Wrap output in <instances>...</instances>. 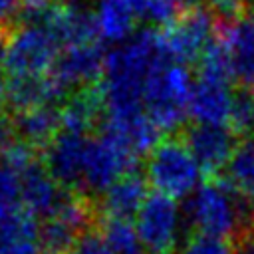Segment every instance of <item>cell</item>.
<instances>
[{"instance_id":"cell-1","label":"cell","mask_w":254,"mask_h":254,"mask_svg":"<svg viewBox=\"0 0 254 254\" xmlns=\"http://www.w3.org/2000/svg\"><path fill=\"white\" fill-rule=\"evenodd\" d=\"M192 87L189 69L179 62H167L149 75L143 107L159 131H173L185 121Z\"/></svg>"},{"instance_id":"cell-2","label":"cell","mask_w":254,"mask_h":254,"mask_svg":"<svg viewBox=\"0 0 254 254\" xmlns=\"http://www.w3.org/2000/svg\"><path fill=\"white\" fill-rule=\"evenodd\" d=\"M228 185L204 183L189 200V218L198 234L226 238L236 234L250 218V208Z\"/></svg>"},{"instance_id":"cell-3","label":"cell","mask_w":254,"mask_h":254,"mask_svg":"<svg viewBox=\"0 0 254 254\" xmlns=\"http://www.w3.org/2000/svg\"><path fill=\"white\" fill-rule=\"evenodd\" d=\"M202 169L189 151L185 141L163 139L159 141L147 159V179L155 192L171 198H183L198 189Z\"/></svg>"},{"instance_id":"cell-4","label":"cell","mask_w":254,"mask_h":254,"mask_svg":"<svg viewBox=\"0 0 254 254\" xmlns=\"http://www.w3.org/2000/svg\"><path fill=\"white\" fill-rule=\"evenodd\" d=\"M60 46V40L44 22L20 26L6 42L4 65L12 77L50 75L62 54Z\"/></svg>"},{"instance_id":"cell-5","label":"cell","mask_w":254,"mask_h":254,"mask_svg":"<svg viewBox=\"0 0 254 254\" xmlns=\"http://www.w3.org/2000/svg\"><path fill=\"white\" fill-rule=\"evenodd\" d=\"M135 161L137 153L125 141L103 129L99 137H89L87 141L81 189L105 192L113 183L131 173Z\"/></svg>"},{"instance_id":"cell-6","label":"cell","mask_w":254,"mask_h":254,"mask_svg":"<svg viewBox=\"0 0 254 254\" xmlns=\"http://www.w3.org/2000/svg\"><path fill=\"white\" fill-rule=\"evenodd\" d=\"M135 230L145 254H171L181 238L183 214L175 198L153 192L135 216Z\"/></svg>"},{"instance_id":"cell-7","label":"cell","mask_w":254,"mask_h":254,"mask_svg":"<svg viewBox=\"0 0 254 254\" xmlns=\"http://www.w3.org/2000/svg\"><path fill=\"white\" fill-rule=\"evenodd\" d=\"M214 18L202 8H190L177 16L163 32V44L173 62H190L200 58L214 42Z\"/></svg>"},{"instance_id":"cell-8","label":"cell","mask_w":254,"mask_h":254,"mask_svg":"<svg viewBox=\"0 0 254 254\" xmlns=\"http://www.w3.org/2000/svg\"><path fill=\"white\" fill-rule=\"evenodd\" d=\"M103 64L105 56L101 54L97 42L67 46L60 54L50 75L62 91H67L99 79L103 73Z\"/></svg>"},{"instance_id":"cell-9","label":"cell","mask_w":254,"mask_h":254,"mask_svg":"<svg viewBox=\"0 0 254 254\" xmlns=\"http://www.w3.org/2000/svg\"><path fill=\"white\" fill-rule=\"evenodd\" d=\"M87 135L60 131L46 147V171L58 185L81 189Z\"/></svg>"},{"instance_id":"cell-10","label":"cell","mask_w":254,"mask_h":254,"mask_svg":"<svg viewBox=\"0 0 254 254\" xmlns=\"http://www.w3.org/2000/svg\"><path fill=\"white\" fill-rule=\"evenodd\" d=\"M185 143L198 167L214 175L224 169L234 153V133L224 125H194L187 131Z\"/></svg>"},{"instance_id":"cell-11","label":"cell","mask_w":254,"mask_h":254,"mask_svg":"<svg viewBox=\"0 0 254 254\" xmlns=\"http://www.w3.org/2000/svg\"><path fill=\"white\" fill-rule=\"evenodd\" d=\"M67 192L60 189L54 177L36 161L20 173V204L22 210L36 216H52Z\"/></svg>"},{"instance_id":"cell-12","label":"cell","mask_w":254,"mask_h":254,"mask_svg":"<svg viewBox=\"0 0 254 254\" xmlns=\"http://www.w3.org/2000/svg\"><path fill=\"white\" fill-rule=\"evenodd\" d=\"M151 0H97L93 14L97 36L109 42L127 40L137 22L149 16Z\"/></svg>"},{"instance_id":"cell-13","label":"cell","mask_w":254,"mask_h":254,"mask_svg":"<svg viewBox=\"0 0 254 254\" xmlns=\"http://www.w3.org/2000/svg\"><path fill=\"white\" fill-rule=\"evenodd\" d=\"M42 22L54 32V36L65 48L91 44L97 40V28L93 16L75 2H62L50 6Z\"/></svg>"},{"instance_id":"cell-14","label":"cell","mask_w":254,"mask_h":254,"mask_svg":"<svg viewBox=\"0 0 254 254\" xmlns=\"http://www.w3.org/2000/svg\"><path fill=\"white\" fill-rule=\"evenodd\" d=\"M220 44L224 46L232 69L246 91L254 93V20L244 18L228 24L222 30Z\"/></svg>"},{"instance_id":"cell-15","label":"cell","mask_w":254,"mask_h":254,"mask_svg":"<svg viewBox=\"0 0 254 254\" xmlns=\"http://www.w3.org/2000/svg\"><path fill=\"white\" fill-rule=\"evenodd\" d=\"M234 93L228 81L198 79L192 87L189 113L194 117L196 125H224L228 123Z\"/></svg>"},{"instance_id":"cell-16","label":"cell","mask_w":254,"mask_h":254,"mask_svg":"<svg viewBox=\"0 0 254 254\" xmlns=\"http://www.w3.org/2000/svg\"><path fill=\"white\" fill-rule=\"evenodd\" d=\"M147 185L139 175H125L113 183L101 198V210L111 220H131L147 200Z\"/></svg>"},{"instance_id":"cell-17","label":"cell","mask_w":254,"mask_h":254,"mask_svg":"<svg viewBox=\"0 0 254 254\" xmlns=\"http://www.w3.org/2000/svg\"><path fill=\"white\" fill-rule=\"evenodd\" d=\"M62 89L56 85L52 75L44 77H10L6 85V99L12 109L26 111L32 107L52 105L58 97H62Z\"/></svg>"},{"instance_id":"cell-18","label":"cell","mask_w":254,"mask_h":254,"mask_svg":"<svg viewBox=\"0 0 254 254\" xmlns=\"http://www.w3.org/2000/svg\"><path fill=\"white\" fill-rule=\"evenodd\" d=\"M0 254H44L40 226L26 210H18L0 226Z\"/></svg>"},{"instance_id":"cell-19","label":"cell","mask_w":254,"mask_h":254,"mask_svg":"<svg viewBox=\"0 0 254 254\" xmlns=\"http://www.w3.org/2000/svg\"><path fill=\"white\" fill-rule=\"evenodd\" d=\"M101 111H103V103L97 87H85L83 91L73 93L60 109L62 131L87 135V131L95 125Z\"/></svg>"},{"instance_id":"cell-20","label":"cell","mask_w":254,"mask_h":254,"mask_svg":"<svg viewBox=\"0 0 254 254\" xmlns=\"http://www.w3.org/2000/svg\"><path fill=\"white\" fill-rule=\"evenodd\" d=\"M18 137L26 145H50L52 139L58 135L60 125V111L54 105H42L32 107L26 111H20L14 119Z\"/></svg>"},{"instance_id":"cell-21","label":"cell","mask_w":254,"mask_h":254,"mask_svg":"<svg viewBox=\"0 0 254 254\" xmlns=\"http://www.w3.org/2000/svg\"><path fill=\"white\" fill-rule=\"evenodd\" d=\"M226 179L236 194L254 202V139H246L234 149L226 165Z\"/></svg>"},{"instance_id":"cell-22","label":"cell","mask_w":254,"mask_h":254,"mask_svg":"<svg viewBox=\"0 0 254 254\" xmlns=\"http://www.w3.org/2000/svg\"><path fill=\"white\" fill-rule=\"evenodd\" d=\"M105 244L113 254H145L143 244L137 236L131 220H111L107 218L101 232Z\"/></svg>"},{"instance_id":"cell-23","label":"cell","mask_w":254,"mask_h":254,"mask_svg":"<svg viewBox=\"0 0 254 254\" xmlns=\"http://www.w3.org/2000/svg\"><path fill=\"white\" fill-rule=\"evenodd\" d=\"M18 210L20 204V175L0 163V226Z\"/></svg>"},{"instance_id":"cell-24","label":"cell","mask_w":254,"mask_h":254,"mask_svg":"<svg viewBox=\"0 0 254 254\" xmlns=\"http://www.w3.org/2000/svg\"><path fill=\"white\" fill-rule=\"evenodd\" d=\"M228 125L232 133H240V135H248L254 131V93L246 89L234 93Z\"/></svg>"},{"instance_id":"cell-25","label":"cell","mask_w":254,"mask_h":254,"mask_svg":"<svg viewBox=\"0 0 254 254\" xmlns=\"http://www.w3.org/2000/svg\"><path fill=\"white\" fill-rule=\"evenodd\" d=\"M183 254H232V250L224 238L196 234L185 244Z\"/></svg>"},{"instance_id":"cell-26","label":"cell","mask_w":254,"mask_h":254,"mask_svg":"<svg viewBox=\"0 0 254 254\" xmlns=\"http://www.w3.org/2000/svg\"><path fill=\"white\" fill-rule=\"evenodd\" d=\"M69 254H113L109 250V246L105 244L103 236L101 234H95V232H83L77 242L73 244L71 252Z\"/></svg>"},{"instance_id":"cell-27","label":"cell","mask_w":254,"mask_h":254,"mask_svg":"<svg viewBox=\"0 0 254 254\" xmlns=\"http://www.w3.org/2000/svg\"><path fill=\"white\" fill-rule=\"evenodd\" d=\"M206 2L214 14L224 16V18H232V16L242 14V10L248 4V0H206Z\"/></svg>"},{"instance_id":"cell-28","label":"cell","mask_w":254,"mask_h":254,"mask_svg":"<svg viewBox=\"0 0 254 254\" xmlns=\"http://www.w3.org/2000/svg\"><path fill=\"white\" fill-rule=\"evenodd\" d=\"M18 139V131H16V123L8 117V115H2L0 113V155L10 149Z\"/></svg>"},{"instance_id":"cell-29","label":"cell","mask_w":254,"mask_h":254,"mask_svg":"<svg viewBox=\"0 0 254 254\" xmlns=\"http://www.w3.org/2000/svg\"><path fill=\"white\" fill-rule=\"evenodd\" d=\"M24 0H0V32L8 30L20 14Z\"/></svg>"},{"instance_id":"cell-30","label":"cell","mask_w":254,"mask_h":254,"mask_svg":"<svg viewBox=\"0 0 254 254\" xmlns=\"http://www.w3.org/2000/svg\"><path fill=\"white\" fill-rule=\"evenodd\" d=\"M234 254H254V230L242 234L240 244L236 246V252Z\"/></svg>"},{"instance_id":"cell-31","label":"cell","mask_w":254,"mask_h":254,"mask_svg":"<svg viewBox=\"0 0 254 254\" xmlns=\"http://www.w3.org/2000/svg\"><path fill=\"white\" fill-rule=\"evenodd\" d=\"M4 58H6V42H4L2 32H0V67H2V64H4ZM4 97H6V85H4L2 75H0V101H2Z\"/></svg>"},{"instance_id":"cell-32","label":"cell","mask_w":254,"mask_h":254,"mask_svg":"<svg viewBox=\"0 0 254 254\" xmlns=\"http://www.w3.org/2000/svg\"><path fill=\"white\" fill-rule=\"evenodd\" d=\"M52 2L54 0H24V4L32 10H46V8L52 6Z\"/></svg>"},{"instance_id":"cell-33","label":"cell","mask_w":254,"mask_h":254,"mask_svg":"<svg viewBox=\"0 0 254 254\" xmlns=\"http://www.w3.org/2000/svg\"><path fill=\"white\" fill-rule=\"evenodd\" d=\"M173 2H175L179 8H190V6H192L196 0H173Z\"/></svg>"},{"instance_id":"cell-34","label":"cell","mask_w":254,"mask_h":254,"mask_svg":"<svg viewBox=\"0 0 254 254\" xmlns=\"http://www.w3.org/2000/svg\"><path fill=\"white\" fill-rule=\"evenodd\" d=\"M252 20H254V16H252Z\"/></svg>"}]
</instances>
